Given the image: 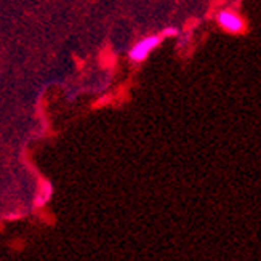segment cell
Returning <instances> with one entry per match:
<instances>
[{"label":"cell","mask_w":261,"mask_h":261,"mask_svg":"<svg viewBox=\"0 0 261 261\" xmlns=\"http://www.w3.org/2000/svg\"><path fill=\"white\" fill-rule=\"evenodd\" d=\"M162 36H149V37H144L143 40H140L138 43H135L132 50H130V60L135 63H141L144 61L149 53L159 47V43L162 42Z\"/></svg>","instance_id":"6da1fadb"},{"label":"cell","mask_w":261,"mask_h":261,"mask_svg":"<svg viewBox=\"0 0 261 261\" xmlns=\"http://www.w3.org/2000/svg\"><path fill=\"white\" fill-rule=\"evenodd\" d=\"M218 22L224 31H228L231 34H241L245 29V21L239 15H236L234 11H228V10L220 11Z\"/></svg>","instance_id":"7a4b0ae2"},{"label":"cell","mask_w":261,"mask_h":261,"mask_svg":"<svg viewBox=\"0 0 261 261\" xmlns=\"http://www.w3.org/2000/svg\"><path fill=\"white\" fill-rule=\"evenodd\" d=\"M175 36H178V29L176 28H167L162 32V37H175Z\"/></svg>","instance_id":"3957f363"}]
</instances>
